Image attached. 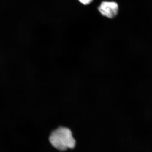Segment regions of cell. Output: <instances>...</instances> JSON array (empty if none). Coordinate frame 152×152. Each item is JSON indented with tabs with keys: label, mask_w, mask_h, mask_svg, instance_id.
<instances>
[{
	"label": "cell",
	"mask_w": 152,
	"mask_h": 152,
	"mask_svg": "<svg viewBox=\"0 0 152 152\" xmlns=\"http://www.w3.org/2000/svg\"><path fill=\"white\" fill-rule=\"evenodd\" d=\"M49 141L53 147L61 151L73 149L76 144L71 131L64 127L53 131L49 137Z\"/></svg>",
	"instance_id": "cell-1"
},
{
	"label": "cell",
	"mask_w": 152,
	"mask_h": 152,
	"mask_svg": "<svg viewBox=\"0 0 152 152\" xmlns=\"http://www.w3.org/2000/svg\"><path fill=\"white\" fill-rule=\"evenodd\" d=\"M118 5L114 1H103L98 7V10L102 16L113 18L118 14Z\"/></svg>",
	"instance_id": "cell-2"
},
{
	"label": "cell",
	"mask_w": 152,
	"mask_h": 152,
	"mask_svg": "<svg viewBox=\"0 0 152 152\" xmlns=\"http://www.w3.org/2000/svg\"><path fill=\"white\" fill-rule=\"evenodd\" d=\"M79 1L84 5H87L92 3L93 0H79Z\"/></svg>",
	"instance_id": "cell-3"
}]
</instances>
